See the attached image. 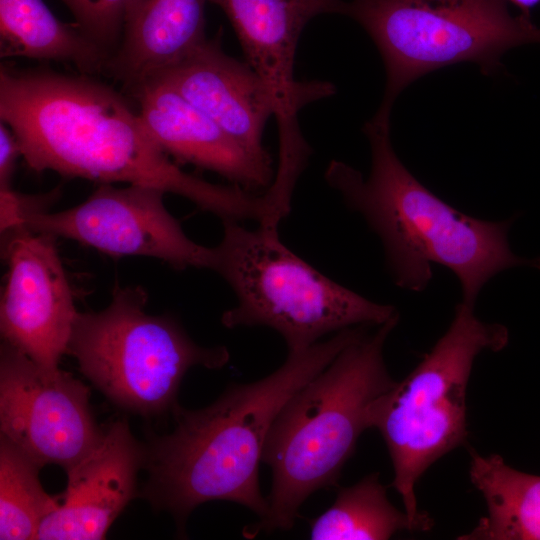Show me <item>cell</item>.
I'll return each instance as SVG.
<instances>
[{"instance_id": "obj_17", "label": "cell", "mask_w": 540, "mask_h": 540, "mask_svg": "<svg viewBox=\"0 0 540 540\" xmlns=\"http://www.w3.org/2000/svg\"><path fill=\"white\" fill-rule=\"evenodd\" d=\"M0 57L70 64L105 73L110 56L75 24L58 19L43 0H0Z\"/></svg>"}, {"instance_id": "obj_24", "label": "cell", "mask_w": 540, "mask_h": 540, "mask_svg": "<svg viewBox=\"0 0 540 540\" xmlns=\"http://www.w3.org/2000/svg\"><path fill=\"white\" fill-rule=\"evenodd\" d=\"M509 1L515 4L518 8H520L522 11L521 13L525 15H529L530 9L540 4V0H509Z\"/></svg>"}, {"instance_id": "obj_13", "label": "cell", "mask_w": 540, "mask_h": 540, "mask_svg": "<svg viewBox=\"0 0 540 540\" xmlns=\"http://www.w3.org/2000/svg\"><path fill=\"white\" fill-rule=\"evenodd\" d=\"M144 464V445L127 421L104 427L98 444L66 471L67 485L57 509L42 522L36 539L97 540L137 492Z\"/></svg>"}, {"instance_id": "obj_12", "label": "cell", "mask_w": 540, "mask_h": 540, "mask_svg": "<svg viewBox=\"0 0 540 540\" xmlns=\"http://www.w3.org/2000/svg\"><path fill=\"white\" fill-rule=\"evenodd\" d=\"M8 272L0 303V330L36 365L59 370L76 311L54 236L25 227L4 233Z\"/></svg>"}, {"instance_id": "obj_5", "label": "cell", "mask_w": 540, "mask_h": 540, "mask_svg": "<svg viewBox=\"0 0 540 540\" xmlns=\"http://www.w3.org/2000/svg\"><path fill=\"white\" fill-rule=\"evenodd\" d=\"M508 341L504 325L480 320L474 305L460 301L432 349L369 408V426L382 435L392 461V486L417 531L433 525L418 507V481L432 464L466 441V394L475 359L485 351H501Z\"/></svg>"}, {"instance_id": "obj_4", "label": "cell", "mask_w": 540, "mask_h": 540, "mask_svg": "<svg viewBox=\"0 0 540 540\" xmlns=\"http://www.w3.org/2000/svg\"><path fill=\"white\" fill-rule=\"evenodd\" d=\"M398 322L399 314L349 344L281 408L262 452L272 470L268 511L244 527V537L291 529L312 493L337 485L360 435L370 428V406L396 383L384 346Z\"/></svg>"}, {"instance_id": "obj_3", "label": "cell", "mask_w": 540, "mask_h": 540, "mask_svg": "<svg viewBox=\"0 0 540 540\" xmlns=\"http://www.w3.org/2000/svg\"><path fill=\"white\" fill-rule=\"evenodd\" d=\"M363 131L371 148L369 176L333 160L325 180L379 237L398 287L423 291L433 277L432 266L439 264L458 279L461 301L475 306L482 288L498 273L516 266L540 269V258H522L511 250V220L486 221L462 213L409 172L393 149L390 117L376 113Z\"/></svg>"}, {"instance_id": "obj_15", "label": "cell", "mask_w": 540, "mask_h": 540, "mask_svg": "<svg viewBox=\"0 0 540 540\" xmlns=\"http://www.w3.org/2000/svg\"><path fill=\"white\" fill-rule=\"evenodd\" d=\"M150 79L174 88L253 155L272 160L262 140L274 116L272 97L246 61L224 52L219 36Z\"/></svg>"}, {"instance_id": "obj_1", "label": "cell", "mask_w": 540, "mask_h": 540, "mask_svg": "<svg viewBox=\"0 0 540 540\" xmlns=\"http://www.w3.org/2000/svg\"><path fill=\"white\" fill-rule=\"evenodd\" d=\"M0 119L28 167L69 178L126 183L184 197L222 221H258L261 195L183 171L148 133L138 110L91 75L0 68Z\"/></svg>"}, {"instance_id": "obj_14", "label": "cell", "mask_w": 540, "mask_h": 540, "mask_svg": "<svg viewBox=\"0 0 540 540\" xmlns=\"http://www.w3.org/2000/svg\"><path fill=\"white\" fill-rule=\"evenodd\" d=\"M129 92L148 133L168 156L215 172L252 192H264L271 185L272 160L247 151L174 88L150 79Z\"/></svg>"}, {"instance_id": "obj_8", "label": "cell", "mask_w": 540, "mask_h": 540, "mask_svg": "<svg viewBox=\"0 0 540 540\" xmlns=\"http://www.w3.org/2000/svg\"><path fill=\"white\" fill-rule=\"evenodd\" d=\"M343 15L382 56L387 80L377 113L387 116L402 90L431 71L468 61L489 74L508 49L540 43V27L511 15L506 0H351Z\"/></svg>"}, {"instance_id": "obj_10", "label": "cell", "mask_w": 540, "mask_h": 540, "mask_svg": "<svg viewBox=\"0 0 540 540\" xmlns=\"http://www.w3.org/2000/svg\"><path fill=\"white\" fill-rule=\"evenodd\" d=\"M90 389L71 373L48 371L3 341L0 349L1 434L41 466L65 471L100 441Z\"/></svg>"}, {"instance_id": "obj_7", "label": "cell", "mask_w": 540, "mask_h": 540, "mask_svg": "<svg viewBox=\"0 0 540 540\" xmlns=\"http://www.w3.org/2000/svg\"><path fill=\"white\" fill-rule=\"evenodd\" d=\"M146 302L141 287H115L105 309L77 313L67 354L112 403L153 416L176 406L191 367L220 369L230 354L198 345L173 317L148 314Z\"/></svg>"}, {"instance_id": "obj_22", "label": "cell", "mask_w": 540, "mask_h": 540, "mask_svg": "<svg viewBox=\"0 0 540 540\" xmlns=\"http://www.w3.org/2000/svg\"><path fill=\"white\" fill-rule=\"evenodd\" d=\"M58 196V189L41 195H26L13 188L0 189L1 231L5 233L22 227L23 218L27 213L48 209Z\"/></svg>"}, {"instance_id": "obj_9", "label": "cell", "mask_w": 540, "mask_h": 540, "mask_svg": "<svg viewBox=\"0 0 540 540\" xmlns=\"http://www.w3.org/2000/svg\"><path fill=\"white\" fill-rule=\"evenodd\" d=\"M165 192L149 186L101 183L81 204L26 214L22 227L63 237L106 255L144 256L176 269H211L213 247L191 240L167 210Z\"/></svg>"}, {"instance_id": "obj_19", "label": "cell", "mask_w": 540, "mask_h": 540, "mask_svg": "<svg viewBox=\"0 0 540 540\" xmlns=\"http://www.w3.org/2000/svg\"><path fill=\"white\" fill-rule=\"evenodd\" d=\"M378 473L339 490L334 503L310 521L313 540H385L395 533L417 531L405 511L387 498Z\"/></svg>"}, {"instance_id": "obj_18", "label": "cell", "mask_w": 540, "mask_h": 540, "mask_svg": "<svg viewBox=\"0 0 540 540\" xmlns=\"http://www.w3.org/2000/svg\"><path fill=\"white\" fill-rule=\"evenodd\" d=\"M470 455V481L487 513L458 539L540 540V476L512 468L497 454Z\"/></svg>"}, {"instance_id": "obj_16", "label": "cell", "mask_w": 540, "mask_h": 540, "mask_svg": "<svg viewBox=\"0 0 540 540\" xmlns=\"http://www.w3.org/2000/svg\"><path fill=\"white\" fill-rule=\"evenodd\" d=\"M208 0H130L106 71L130 91L205 41Z\"/></svg>"}, {"instance_id": "obj_11", "label": "cell", "mask_w": 540, "mask_h": 540, "mask_svg": "<svg viewBox=\"0 0 540 540\" xmlns=\"http://www.w3.org/2000/svg\"><path fill=\"white\" fill-rule=\"evenodd\" d=\"M229 19L246 62L268 89L274 103L279 152L311 148L302 135L298 115L308 104L335 93L332 83L299 81L294 75L298 40L314 17L343 14V0H208Z\"/></svg>"}, {"instance_id": "obj_20", "label": "cell", "mask_w": 540, "mask_h": 540, "mask_svg": "<svg viewBox=\"0 0 540 540\" xmlns=\"http://www.w3.org/2000/svg\"><path fill=\"white\" fill-rule=\"evenodd\" d=\"M42 466L0 435V539H36L60 496L48 494L39 479Z\"/></svg>"}, {"instance_id": "obj_6", "label": "cell", "mask_w": 540, "mask_h": 540, "mask_svg": "<svg viewBox=\"0 0 540 540\" xmlns=\"http://www.w3.org/2000/svg\"><path fill=\"white\" fill-rule=\"evenodd\" d=\"M222 223L210 270L237 298V305L221 316L225 327L272 328L289 352H298L327 334L378 326L398 314L393 306L371 301L316 270L282 243L279 227Z\"/></svg>"}, {"instance_id": "obj_21", "label": "cell", "mask_w": 540, "mask_h": 540, "mask_svg": "<svg viewBox=\"0 0 540 540\" xmlns=\"http://www.w3.org/2000/svg\"><path fill=\"white\" fill-rule=\"evenodd\" d=\"M80 30L110 57L120 42L130 0H60Z\"/></svg>"}, {"instance_id": "obj_23", "label": "cell", "mask_w": 540, "mask_h": 540, "mask_svg": "<svg viewBox=\"0 0 540 540\" xmlns=\"http://www.w3.org/2000/svg\"><path fill=\"white\" fill-rule=\"evenodd\" d=\"M22 156L20 143L13 130L0 123V189L12 188L17 159Z\"/></svg>"}, {"instance_id": "obj_2", "label": "cell", "mask_w": 540, "mask_h": 540, "mask_svg": "<svg viewBox=\"0 0 540 540\" xmlns=\"http://www.w3.org/2000/svg\"><path fill=\"white\" fill-rule=\"evenodd\" d=\"M366 332L363 326L341 330L326 341L289 352L270 375L230 386L211 405L172 409L171 433L144 445L148 477L140 495L158 511L169 512L183 530L189 514L212 500L241 504L259 519L268 511L258 471L266 436L284 404L323 371L349 344Z\"/></svg>"}]
</instances>
